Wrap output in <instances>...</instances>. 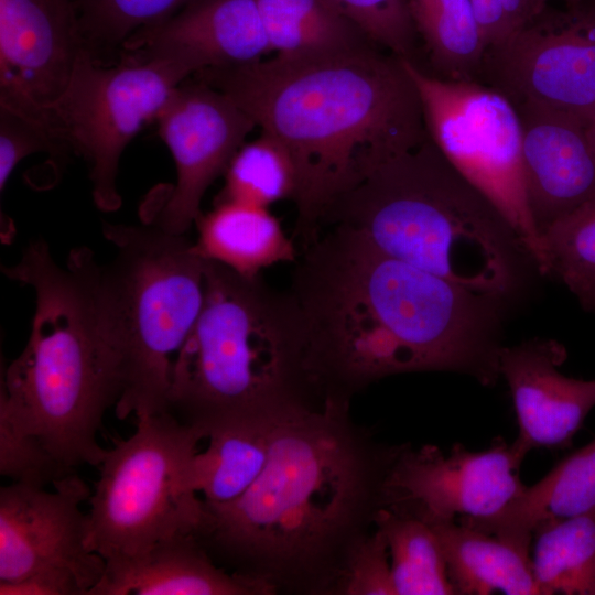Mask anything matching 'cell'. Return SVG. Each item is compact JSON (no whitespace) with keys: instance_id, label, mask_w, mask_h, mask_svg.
<instances>
[{"instance_id":"obj_11","label":"cell","mask_w":595,"mask_h":595,"mask_svg":"<svg viewBox=\"0 0 595 595\" xmlns=\"http://www.w3.org/2000/svg\"><path fill=\"white\" fill-rule=\"evenodd\" d=\"M480 72L515 105L530 104L585 126L595 112V0L549 4L502 44Z\"/></svg>"},{"instance_id":"obj_32","label":"cell","mask_w":595,"mask_h":595,"mask_svg":"<svg viewBox=\"0 0 595 595\" xmlns=\"http://www.w3.org/2000/svg\"><path fill=\"white\" fill-rule=\"evenodd\" d=\"M67 472L33 435L0 415V474L12 482L45 487Z\"/></svg>"},{"instance_id":"obj_23","label":"cell","mask_w":595,"mask_h":595,"mask_svg":"<svg viewBox=\"0 0 595 595\" xmlns=\"http://www.w3.org/2000/svg\"><path fill=\"white\" fill-rule=\"evenodd\" d=\"M429 526L437 537L456 594L540 595L531 559L512 545L455 521Z\"/></svg>"},{"instance_id":"obj_24","label":"cell","mask_w":595,"mask_h":595,"mask_svg":"<svg viewBox=\"0 0 595 595\" xmlns=\"http://www.w3.org/2000/svg\"><path fill=\"white\" fill-rule=\"evenodd\" d=\"M257 2L269 45L275 55L312 56L374 44L331 0Z\"/></svg>"},{"instance_id":"obj_19","label":"cell","mask_w":595,"mask_h":595,"mask_svg":"<svg viewBox=\"0 0 595 595\" xmlns=\"http://www.w3.org/2000/svg\"><path fill=\"white\" fill-rule=\"evenodd\" d=\"M101 580L88 595L269 594L268 581L218 567L194 533H177L145 551L106 560Z\"/></svg>"},{"instance_id":"obj_25","label":"cell","mask_w":595,"mask_h":595,"mask_svg":"<svg viewBox=\"0 0 595 595\" xmlns=\"http://www.w3.org/2000/svg\"><path fill=\"white\" fill-rule=\"evenodd\" d=\"M533 537L531 567L540 595H595V511L543 522Z\"/></svg>"},{"instance_id":"obj_20","label":"cell","mask_w":595,"mask_h":595,"mask_svg":"<svg viewBox=\"0 0 595 595\" xmlns=\"http://www.w3.org/2000/svg\"><path fill=\"white\" fill-rule=\"evenodd\" d=\"M595 511V440L573 452L499 512L459 523L491 534L529 556L536 528Z\"/></svg>"},{"instance_id":"obj_14","label":"cell","mask_w":595,"mask_h":595,"mask_svg":"<svg viewBox=\"0 0 595 595\" xmlns=\"http://www.w3.org/2000/svg\"><path fill=\"white\" fill-rule=\"evenodd\" d=\"M45 487L12 482L0 488V583L48 567H65L86 595L101 580L106 562L87 547L82 504L91 491L75 472Z\"/></svg>"},{"instance_id":"obj_27","label":"cell","mask_w":595,"mask_h":595,"mask_svg":"<svg viewBox=\"0 0 595 595\" xmlns=\"http://www.w3.org/2000/svg\"><path fill=\"white\" fill-rule=\"evenodd\" d=\"M372 520L388 544L396 595L456 594L437 537L428 523L387 507H379Z\"/></svg>"},{"instance_id":"obj_38","label":"cell","mask_w":595,"mask_h":595,"mask_svg":"<svg viewBox=\"0 0 595 595\" xmlns=\"http://www.w3.org/2000/svg\"><path fill=\"white\" fill-rule=\"evenodd\" d=\"M543 1L547 2V3L549 4V3H550L551 1H553V0H543ZM555 1H561V2H563V3L566 6V4H573V3H576V2H578V1H581V0H555Z\"/></svg>"},{"instance_id":"obj_10","label":"cell","mask_w":595,"mask_h":595,"mask_svg":"<svg viewBox=\"0 0 595 595\" xmlns=\"http://www.w3.org/2000/svg\"><path fill=\"white\" fill-rule=\"evenodd\" d=\"M188 76L164 58H130L104 67L87 48L80 52L48 119L58 139L88 163L93 198L100 210L120 208L117 175L125 148Z\"/></svg>"},{"instance_id":"obj_30","label":"cell","mask_w":595,"mask_h":595,"mask_svg":"<svg viewBox=\"0 0 595 595\" xmlns=\"http://www.w3.org/2000/svg\"><path fill=\"white\" fill-rule=\"evenodd\" d=\"M193 0H75L82 34L91 55L122 46L136 32L161 23Z\"/></svg>"},{"instance_id":"obj_29","label":"cell","mask_w":595,"mask_h":595,"mask_svg":"<svg viewBox=\"0 0 595 595\" xmlns=\"http://www.w3.org/2000/svg\"><path fill=\"white\" fill-rule=\"evenodd\" d=\"M548 274L595 313V195L541 231Z\"/></svg>"},{"instance_id":"obj_33","label":"cell","mask_w":595,"mask_h":595,"mask_svg":"<svg viewBox=\"0 0 595 595\" xmlns=\"http://www.w3.org/2000/svg\"><path fill=\"white\" fill-rule=\"evenodd\" d=\"M389 549L383 534L376 529L353 540L343 559L339 591L349 595H396Z\"/></svg>"},{"instance_id":"obj_12","label":"cell","mask_w":595,"mask_h":595,"mask_svg":"<svg viewBox=\"0 0 595 595\" xmlns=\"http://www.w3.org/2000/svg\"><path fill=\"white\" fill-rule=\"evenodd\" d=\"M523 456L502 439L473 452L454 444L450 454L434 445L398 450L381 487V507L428 524L493 516L518 497L526 485Z\"/></svg>"},{"instance_id":"obj_21","label":"cell","mask_w":595,"mask_h":595,"mask_svg":"<svg viewBox=\"0 0 595 595\" xmlns=\"http://www.w3.org/2000/svg\"><path fill=\"white\" fill-rule=\"evenodd\" d=\"M288 405L234 419L208 430L207 448L196 452L190 463L192 490L201 493L202 500L213 505L241 497L262 473L279 415Z\"/></svg>"},{"instance_id":"obj_31","label":"cell","mask_w":595,"mask_h":595,"mask_svg":"<svg viewBox=\"0 0 595 595\" xmlns=\"http://www.w3.org/2000/svg\"><path fill=\"white\" fill-rule=\"evenodd\" d=\"M378 47L412 60L416 29L409 0H331Z\"/></svg>"},{"instance_id":"obj_3","label":"cell","mask_w":595,"mask_h":595,"mask_svg":"<svg viewBox=\"0 0 595 595\" xmlns=\"http://www.w3.org/2000/svg\"><path fill=\"white\" fill-rule=\"evenodd\" d=\"M377 467L349 424L347 398L326 397L315 409L290 404L260 476L231 502L202 500L194 534L235 572L272 585L271 577L314 574L336 547L353 542L345 538H356L371 495H381L388 469Z\"/></svg>"},{"instance_id":"obj_37","label":"cell","mask_w":595,"mask_h":595,"mask_svg":"<svg viewBox=\"0 0 595 595\" xmlns=\"http://www.w3.org/2000/svg\"><path fill=\"white\" fill-rule=\"evenodd\" d=\"M586 133L595 150V112L586 125Z\"/></svg>"},{"instance_id":"obj_18","label":"cell","mask_w":595,"mask_h":595,"mask_svg":"<svg viewBox=\"0 0 595 595\" xmlns=\"http://www.w3.org/2000/svg\"><path fill=\"white\" fill-rule=\"evenodd\" d=\"M516 107L522 125L526 193L541 235L595 195V150L582 121L530 104Z\"/></svg>"},{"instance_id":"obj_7","label":"cell","mask_w":595,"mask_h":595,"mask_svg":"<svg viewBox=\"0 0 595 595\" xmlns=\"http://www.w3.org/2000/svg\"><path fill=\"white\" fill-rule=\"evenodd\" d=\"M116 247L101 280L122 364L118 419L169 411L172 354L204 301L205 260L185 235L147 223H102Z\"/></svg>"},{"instance_id":"obj_26","label":"cell","mask_w":595,"mask_h":595,"mask_svg":"<svg viewBox=\"0 0 595 595\" xmlns=\"http://www.w3.org/2000/svg\"><path fill=\"white\" fill-rule=\"evenodd\" d=\"M416 32L447 79L474 80L487 51L470 0H409Z\"/></svg>"},{"instance_id":"obj_36","label":"cell","mask_w":595,"mask_h":595,"mask_svg":"<svg viewBox=\"0 0 595 595\" xmlns=\"http://www.w3.org/2000/svg\"><path fill=\"white\" fill-rule=\"evenodd\" d=\"M1 595H86L77 576L65 567H48L14 582L0 583Z\"/></svg>"},{"instance_id":"obj_13","label":"cell","mask_w":595,"mask_h":595,"mask_svg":"<svg viewBox=\"0 0 595 595\" xmlns=\"http://www.w3.org/2000/svg\"><path fill=\"white\" fill-rule=\"evenodd\" d=\"M156 119L177 178L162 209L148 223L185 235L202 214L205 192L224 175L257 126L227 95L198 78L182 82Z\"/></svg>"},{"instance_id":"obj_22","label":"cell","mask_w":595,"mask_h":595,"mask_svg":"<svg viewBox=\"0 0 595 595\" xmlns=\"http://www.w3.org/2000/svg\"><path fill=\"white\" fill-rule=\"evenodd\" d=\"M196 252L244 277H258L273 264L294 262L296 247L268 207L227 201L214 203L195 221Z\"/></svg>"},{"instance_id":"obj_35","label":"cell","mask_w":595,"mask_h":595,"mask_svg":"<svg viewBox=\"0 0 595 595\" xmlns=\"http://www.w3.org/2000/svg\"><path fill=\"white\" fill-rule=\"evenodd\" d=\"M487 48L498 46L539 14L543 0H470Z\"/></svg>"},{"instance_id":"obj_17","label":"cell","mask_w":595,"mask_h":595,"mask_svg":"<svg viewBox=\"0 0 595 595\" xmlns=\"http://www.w3.org/2000/svg\"><path fill=\"white\" fill-rule=\"evenodd\" d=\"M565 358L564 346L553 339L500 349L499 375L509 387L519 428L512 445L523 457L533 448L570 444L595 407V380L561 374Z\"/></svg>"},{"instance_id":"obj_2","label":"cell","mask_w":595,"mask_h":595,"mask_svg":"<svg viewBox=\"0 0 595 595\" xmlns=\"http://www.w3.org/2000/svg\"><path fill=\"white\" fill-rule=\"evenodd\" d=\"M292 153L300 175L294 237L320 235L326 207L381 162L428 136L404 58L377 45L196 73Z\"/></svg>"},{"instance_id":"obj_5","label":"cell","mask_w":595,"mask_h":595,"mask_svg":"<svg viewBox=\"0 0 595 595\" xmlns=\"http://www.w3.org/2000/svg\"><path fill=\"white\" fill-rule=\"evenodd\" d=\"M346 227L387 256L472 291L506 298L518 282L516 232L429 136L338 195L320 229Z\"/></svg>"},{"instance_id":"obj_28","label":"cell","mask_w":595,"mask_h":595,"mask_svg":"<svg viewBox=\"0 0 595 595\" xmlns=\"http://www.w3.org/2000/svg\"><path fill=\"white\" fill-rule=\"evenodd\" d=\"M223 176L224 186L214 203L235 201L269 208L281 201L294 203L300 192V175L292 153L263 131L238 149Z\"/></svg>"},{"instance_id":"obj_6","label":"cell","mask_w":595,"mask_h":595,"mask_svg":"<svg viewBox=\"0 0 595 595\" xmlns=\"http://www.w3.org/2000/svg\"><path fill=\"white\" fill-rule=\"evenodd\" d=\"M311 389L304 337L286 291L205 260L204 301L173 361L169 411L206 436L224 422L305 403Z\"/></svg>"},{"instance_id":"obj_8","label":"cell","mask_w":595,"mask_h":595,"mask_svg":"<svg viewBox=\"0 0 595 595\" xmlns=\"http://www.w3.org/2000/svg\"><path fill=\"white\" fill-rule=\"evenodd\" d=\"M136 419L133 434L106 451L88 498L87 547L105 561L194 533L201 520L202 499L190 486L188 467L204 431L170 411Z\"/></svg>"},{"instance_id":"obj_34","label":"cell","mask_w":595,"mask_h":595,"mask_svg":"<svg viewBox=\"0 0 595 595\" xmlns=\"http://www.w3.org/2000/svg\"><path fill=\"white\" fill-rule=\"evenodd\" d=\"M69 149L41 123L0 106V191L19 162L37 152L60 155Z\"/></svg>"},{"instance_id":"obj_4","label":"cell","mask_w":595,"mask_h":595,"mask_svg":"<svg viewBox=\"0 0 595 595\" xmlns=\"http://www.w3.org/2000/svg\"><path fill=\"white\" fill-rule=\"evenodd\" d=\"M2 270L33 288L35 312L24 349L1 369L0 415L35 436L67 472L98 467L107 450L97 433L122 392L101 264L89 248L78 247L61 266L37 238Z\"/></svg>"},{"instance_id":"obj_16","label":"cell","mask_w":595,"mask_h":595,"mask_svg":"<svg viewBox=\"0 0 595 595\" xmlns=\"http://www.w3.org/2000/svg\"><path fill=\"white\" fill-rule=\"evenodd\" d=\"M132 58H164L190 75L253 63L272 53L257 0H193L167 20L132 34Z\"/></svg>"},{"instance_id":"obj_1","label":"cell","mask_w":595,"mask_h":595,"mask_svg":"<svg viewBox=\"0 0 595 595\" xmlns=\"http://www.w3.org/2000/svg\"><path fill=\"white\" fill-rule=\"evenodd\" d=\"M289 294L312 380L326 397L410 371L499 375L501 298L392 258L331 226L301 248Z\"/></svg>"},{"instance_id":"obj_9","label":"cell","mask_w":595,"mask_h":595,"mask_svg":"<svg viewBox=\"0 0 595 595\" xmlns=\"http://www.w3.org/2000/svg\"><path fill=\"white\" fill-rule=\"evenodd\" d=\"M404 63L418 88L430 139L498 208L539 272L548 274L526 193L522 125L516 105L491 86L435 77L413 60Z\"/></svg>"},{"instance_id":"obj_15","label":"cell","mask_w":595,"mask_h":595,"mask_svg":"<svg viewBox=\"0 0 595 595\" xmlns=\"http://www.w3.org/2000/svg\"><path fill=\"white\" fill-rule=\"evenodd\" d=\"M84 48L75 0H0V106L55 134L48 109Z\"/></svg>"}]
</instances>
